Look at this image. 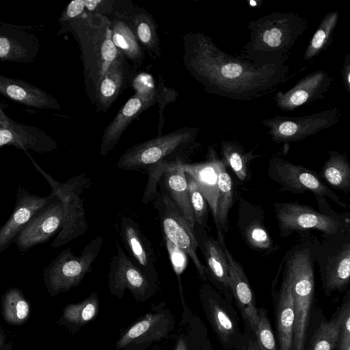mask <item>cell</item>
Segmentation results:
<instances>
[{
	"mask_svg": "<svg viewBox=\"0 0 350 350\" xmlns=\"http://www.w3.org/2000/svg\"><path fill=\"white\" fill-rule=\"evenodd\" d=\"M342 82L348 93H350V55L347 54L342 69Z\"/></svg>",
	"mask_w": 350,
	"mask_h": 350,
	"instance_id": "47",
	"label": "cell"
},
{
	"mask_svg": "<svg viewBox=\"0 0 350 350\" xmlns=\"http://www.w3.org/2000/svg\"><path fill=\"white\" fill-rule=\"evenodd\" d=\"M113 0H73L61 14L59 22L64 23L84 14H100L111 16Z\"/></svg>",
	"mask_w": 350,
	"mask_h": 350,
	"instance_id": "38",
	"label": "cell"
},
{
	"mask_svg": "<svg viewBox=\"0 0 350 350\" xmlns=\"http://www.w3.org/2000/svg\"><path fill=\"white\" fill-rule=\"evenodd\" d=\"M342 317L341 305L328 321H322L315 329L305 350H334Z\"/></svg>",
	"mask_w": 350,
	"mask_h": 350,
	"instance_id": "34",
	"label": "cell"
},
{
	"mask_svg": "<svg viewBox=\"0 0 350 350\" xmlns=\"http://www.w3.org/2000/svg\"><path fill=\"white\" fill-rule=\"evenodd\" d=\"M135 70L120 51L102 79L95 102L97 113H105L131 82Z\"/></svg>",
	"mask_w": 350,
	"mask_h": 350,
	"instance_id": "24",
	"label": "cell"
},
{
	"mask_svg": "<svg viewBox=\"0 0 350 350\" xmlns=\"http://www.w3.org/2000/svg\"><path fill=\"white\" fill-rule=\"evenodd\" d=\"M56 198L53 192L41 197L23 187H18L14 211L6 222L0 226V254L14 243L16 236L33 215Z\"/></svg>",
	"mask_w": 350,
	"mask_h": 350,
	"instance_id": "20",
	"label": "cell"
},
{
	"mask_svg": "<svg viewBox=\"0 0 350 350\" xmlns=\"http://www.w3.org/2000/svg\"><path fill=\"white\" fill-rule=\"evenodd\" d=\"M218 177V197L217 202V231L223 234L228 230V213L233 202V188L230 176L226 171V164L218 159L217 165Z\"/></svg>",
	"mask_w": 350,
	"mask_h": 350,
	"instance_id": "33",
	"label": "cell"
},
{
	"mask_svg": "<svg viewBox=\"0 0 350 350\" xmlns=\"http://www.w3.org/2000/svg\"><path fill=\"white\" fill-rule=\"evenodd\" d=\"M183 64L208 93L252 100L275 92L296 75L288 65L260 66L218 47L201 32L183 36Z\"/></svg>",
	"mask_w": 350,
	"mask_h": 350,
	"instance_id": "1",
	"label": "cell"
},
{
	"mask_svg": "<svg viewBox=\"0 0 350 350\" xmlns=\"http://www.w3.org/2000/svg\"><path fill=\"white\" fill-rule=\"evenodd\" d=\"M198 132L196 128L184 127L136 144L121 155L116 166L124 170H142L163 161L185 162L198 144Z\"/></svg>",
	"mask_w": 350,
	"mask_h": 350,
	"instance_id": "5",
	"label": "cell"
},
{
	"mask_svg": "<svg viewBox=\"0 0 350 350\" xmlns=\"http://www.w3.org/2000/svg\"><path fill=\"white\" fill-rule=\"evenodd\" d=\"M64 206L57 198L37 212L14 241L19 252L46 242L62 228Z\"/></svg>",
	"mask_w": 350,
	"mask_h": 350,
	"instance_id": "16",
	"label": "cell"
},
{
	"mask_svg": "<svg viewBox=\"0 0 350 350\" xmlns=\"http://www.w3.org/2000/svg\"><path fill=\"white\" fill-rule=\"evenodd\" d=\"M271 298L278 350H293L295 306L290 275L284 267L282 277L273 281Z\"/></svg>",
	"mask_w": 350,
	"mask_h": 350,
	"instance_id": "18",
	"label": "cell"
},
{
	"mask_svg": "<svg viewBox=\"0 0 350 350\" xmlns=\"http://www.w3.org/2000/svg\"><path fill=\"white\" fill-rule=\"evenodd\" d=\"M239 226L246 243L252 249L269 250L273 249V242L266 230L262 220L250 219L239 215Z\"/></svg>",
	"mask_w": 350,
	"mask_h": 350,
	"instance_id": "36",
	"label": "cell"
},
{
	"mask_svg": "<svg viewBox=\"0 0 350 350\" xmlns=\"http://www.w3.org/2000/svg\"><path fill=\"white\" fill-rule=\"evenodd\" d=\"M234 350H258L254 336L247 332L243 333Z\"/></svg>",
	"mask_w": 350,
	"mask_h": 350,
	"instance_id": "46",
	"label": "cell"
},
{
	"mask_svg": "<svg viewBox=\"0 0 350 350\" xmlns=\"http://www.w3.org/2000/svg\"><path fill=\"white\" fill-rule=\"evenodd\" d=\"M135 88V95L125 103L104 131L100 147V154L103 157L114 148L129 125L137 117L158 103L157 87L152 85Z\"/></svg>",
	"mask_w": 350,
	"mask_h": 350,
	"instance_id": "14",
	"label": "cell"
},
{
	"mask_svg": "<svg viewBox=\"0 0 350 350\" xmlns=\"http://www.w3.org/2000/svg\"><path fill=\"white\" fill-rule=\"evenodd\" d=\"M1 338H0V346H1Z\"/></svg>",
	"mask_w": 350,
	"mask_h": 350,
	"instance_id": "50",
	"label": "cell"
},
{
	"mask_svg": "<svg viewBox=\"0 0 350 350\" xmlns=\"http://www.w3.org/2000/svg\"><path fill=\"white\" fill-rule=\"evenodd\" d=\"M250 40L239 55L258 65H286L293 47L308 28L303 16L275 12L251 21Z\"/></svg>",
	"mask_w": 350,
	"mask_h": 350,
	"instance_id": "2",
	"label": "cell"
},
{
	"mask_svg": "<svg viewBox=\"0 0 350 350\" xmlns=\"http://www.w3.org/2000/svg\"><path fill=\"white\" fill-rule=\"evenodd\" d=\"M333 78L323 70H316L301 79L285 92L278 91L273 96L277 107L290 111L304 105H310L324 98Z\"/></svg>",
	"mask_w": 350,
	"mask_h": 350,
	"instance_id": "21",
	"label": "cell"
},
{
	"mask_svg": "<svg viewBox=\"0 0 350 350\" xmlns=\"http://www.w3.org/2000/svg\"><path fill=\"white\" fill-rule=\"evenodd\" d=\"M113 17L124 21L131 29L139 44L154 59L160 58L162 51L157 32V24L145 9L130 1H114Z\"/></svg>",
	"mask_w": 350,
	"mask_h": 350,
	"instance_id": "17",
	"label": "cell"
},
{
	"mask_svg": "<svg viewBox=\"0 0 350 350\" xmlns=\"http://www.w3.org/2000/svg\"><path fill=\"white\" fill-rule=\"evenodd\" d=\"M314 250L295 247L286 255L284 267L292 284L295 306L293 350H305L314 295Z\"/></svg>",
	"mask_w": 350,
	"mask_h": 350,
	"instance_id": "4",
	"label": "cell"
},
{
	"mask_svg": "<svg viewBox=\"0 0 350 350\" xmlns=\"http://www.w3.org/2000/svg\"><path fill=\"white\" fill-rule=\"evenodd\" d=\"M340 113L336 107L299 117L274 116L261 120L275 143L296 142L331 128L339 122Z\"/></svg>",
	"mask_w": 350,
	"mask_h": 350,
	"instance_id": "10",
	"label": "cell"
},
{
	"mask_svg": "<svg viewBox=\"0 0 350 350\" xmlns=\"http://www.w3.org/2000/svg\"><path fill=\"white\" fill-rule=\"evenodd\" d=\"M25 152L34 167L46 180L51 187V192L59 198L64 206L62 228L51 245V247L55 249L78 238L89 229L82 194L90 187L91 180L85 174H81L66 182H59L43 170L27 151Z\"/></svg>",
	"mask_w": 350,
	"mask_h": 350,
	"instance_id": "6",
	"label": "cell"
},
{
	"mask_svg": "<svg viewBox=\"0 0 350 350\" xmlns=\"http://www.w3.org/2000/svg\"><path fill=\"white\" fill-rule=\"evenodd\" d=\"M221 150L224 163H227L241 180H247L250 162L256 155L252 152H247L244 148L237 142L223 140Z\"/></svg>",
	"mask_w": 350,
	"mask_h": 350,
	"instance_id": "37",
	"label": "cell"
},
{
	"mask_svg": "<svg viewBox=\"0 0 350 350\" xmlns=\"http://www.w3.org/2000/svg\"><path fill=\"white\" fill-rule=\"evenodd\" d=\"M120 234L131 260L150 278L157 279L156 257L150 242L132 218L122 216Z\"/></svg>",
	"mask_w": 350,
	"mask_h": 350,
	"instance_id": "23",
	"label": "cell"
},
{
	"mask_svg": "<svg viewBox=\"0 0 350 350\" xmlns=\"http://www.w3.org/2000/svg\"><path fill=\"white\" fill-rule=\"evenodd\" d=\"M108 279L111 294L118 297H121L128 289L135 299L144 300L156 290V281L131 260L118 243L110 260Z\"/></svg>",
	"mask_w": 350,
	"mask_h": 350,
	"instance_id": "13",
	"label": "cell"
},
{
	"mask_svg": "<svg viewBox=\"0 0 350 350\" xmlns=\"http://www.w3.org/2000/svg\"><path fill=\"white\" fill-rule=\"evenodd\" d=\"M268 176L281 187L280 191L295 193L310 191L317 196H326L342 208L347 206L319 177L301 165L294 164L279 157L269 160Z\"/></svg>",
	"mask_w": 350,
	"mask_h": 350,
	"instance_id": "11",
	"label": "cell"
},
{
	"mask_svg": "<svg viewBox=\"0 0 350 350\" xmlns=\"http://www.w3.org/2000/svg\"><path fill=\"white\" fill-rule=\"evenodd\" d=\"M98 309V299L94 293L81 303L68 305L64 310V317L70 323L83 325L94 318Z\"/></svg>",
	"mask_w": 350,
	"mask_h": 350,
	"instance_id": "40",
	"label": "cell"
},
{
	"mask_svg": "<svg viewBox=\"0 0 350 350\" xmlns=\"http://www.w3.org/2000/svg\"><path fill=\"white\" fill-rule=\"evenodd\" d=\"M185 174L195 224L206 229L208 218L207 202L193 178L186 173Z\"/></svg>",
	"mask_w": 350,
	"mask_h": 350,
	"instance_id": "42",
	"label": "cell"
},
{
	"mask_svg": "<svg viewBox=\"0 0 350 350\" xmlns=\"http://www.w3.org/2000/svg\"><path fill=\"white\" fill-rule=\"evenodd\" d=\"M103 245V238L97 237L84 247L79 256L75 255L70 248L62 250L44 269L49 291L57 294L77 286L92 271Z\"/></svg>",
	"mask_w": 350,
	"mask_h": 350,
	"instance_id": "7",
	"label": "cell"
},
{
	"mask_svg": "<svg viewBox=\"0 0 350 350\" xmlns=\"http://www.w3.org/2000/svg\"><path fill=\"white\" fill-rule=\"evenodd\" d=\"M200 297L206 318L221 347L225 350H234L243 333L232 303L209 284L202 286Z\"/></svg>",
	"mask_w": 350,
	"mask_h": 350,
	"instance_id": "12",
	"label": "cell"
},
{
	"mask_svg": "<svg viewBox=\"0 0 350 350\" xmlns=\"http://www.w3.org/2000/svg\"><path fill=\"white\" fill-rule=\"evenodd\" d=\"M228 263V284L232 301L241 314L245 332L254 334L259 321L258 308L252 287L241 265L232 256L224 243Z\"/></svg>",
	"mask_w": 350,
	"mask_h": 350,
	"instance_id": "19",
	"label": "cell"
},
{
	"mask_svg": "<svg viewBox=\"0 0 350 350\" xmlns=\"http://www.w3.org/2000/svg\"><path fill=\"white\" fill-rule=\"evenodd\" d=\"M338 19L337 11H329L325 14L304 51V60L314 59L332 44Z\"/></svg>",
	"mask_w": 350,
	"mask_h": 350,
	"instance_id": "35",
	"label": "cell"
},
{
	"mask_svg": "<svg viewBox=\"0 0 350 350\" xmlns=\"http://www.w3.org/2000/svg\"><path fill=\"white\" fill-rule=\"evenodd\" d=\"M8 146L24 152L31 150L42 154L53 151L58 147L51 137L37 127L30 131L19 132L0 124V148Z\"/></svg>",
	"mask_w": 350,
	"mask_h": 350,
	"instance_id": "30",
	"label": "cell"
},
{
	"mask_svg": "<svg viewBox=\"0 0 350 350\" xmlns=\"http://www.w3.org/2000/svg\"><path fill=\"white\" fill-rule=\"evenodd\" d=\"M319 262L322 287L326 295L342 293L349 288L350 280V241L338 247L331 255Z\"/></svg>",
	"mask_w": 350,
	"mask_h": 350,
	"instance_id": "25",
	"label": "cell"
},
{
	"mask_svg": "<svg viewBox=\"0 0 350 350\" xmlns=\"http://www.w3.org/2000/svg\"><path fill=\"white\" fill-rule=\"evenodd\" d=\"M0 94L23 105L40 109L59 110L57 100L40 88L0 74Z\"/></svg>",
	"mask_w": 350,
	"mask_h": 350,
	"instance_id": "26",
	"label": "cell"
},
{
	"mask_svg": "<svg viewBox=\"0 0 350 350\" xmlns=\"http://www.w3.org/2000/svg\"><path fill=\"white\" fill-rule=\"evenodd\" d=\"M175 350H189L186 341L183 338L179 339Z\"/></svg>",
	"mask_w": 350,
	"mask_h": 350,
	"instance_id": "48",
	"label": "cell"
},
{
	"mask_svg": "<svg viewBox=\"0 0 350 350\" xmlns=\"http://www.w3.org/2000/svg\"><path fill=\"white\" fill-rule=\"evenodd\" d=\"M157 89L159 92V100L157 103L159 106L158 135H161L164 121L163 113L165 106L168 103L174 102L176 99L178 93L172 88H166L161 77H159Z\"/></svg>",
	"mask_w": 350,
	"mask_h": 350,
	"instance_id": "44",
	"label": "cell"
},
{
	"mask_svg": "<svg viewBox=\"0 0 350 350\" xmlns=\"http://www.w3.org/2000/svg\"><path fill=\"white\" fill-rule=\"evenodd\" d=\"M204 350H214L208 340H206Z\"/></svg>",
	"mask_w": 350,
	"mask_h": 350,
	"instance_id": "49",
	"label": "cell"
},
{
	"mask_svg": "<svg viewBox=\"0 0 350 350\" xmlns=\"http://www.w3.org/2000/svg\"><path fill=\"white\" fill-rule=\"evenodd\" d=\"M321 179L341 191H350V164L347 157L336 151H329V157L318 174Z\"/></svg>",
	"mask_w": 350,
	"mask_h": 350,
	"instance_id": "32",
	"label": "cell"
},
{
	"mask_svg": "<svg viewBox=\"0 0 350 350\" xmlns=\"http://www.w3.org/2000/svg\"><path fill=\"white\" fill-rule=\"evenodd\" d=\"M342 317L339 336L334 350H350V290H346L341 304Z\"/></svg>",
	"mask_w": 350,
	"mask_h": 350,
	"instance_id": "43",
	"label": "cell"
},
{
	"mask_svg": "<svg viewBox=\"0 0 350 350\" xmlns=\"http://www.w3.org/2000/svg\"><path fill=\"white\" fill-rule=\"evenodd\" d=\"M194 234L204 258L207 282L229 302L232 303L228 284V263L224 249V234L217 231V239L208 235L205 228L195 224Z\"/></svg>",
	"mask_w": 350,
	"mask_h": 350,
	"instance_id": "15",
	"label": "cell"
},
{
	"mask_svg": "<svg viewBox=\"0 0 350 350\" xmlns=\"http://www.w3.org/2000/svg\"><path fill=\"white\" fill-rule=\"evenodd\" d=\"M171 319L166 313L159 312L145 316L131 326L116 343L117 349L128 345L146 341H158L172 329Z\"/></svg>",
	"mask_w": 350,
	"mask_h": 350,
	"instance_id": "29",
	"label": "cell"
},
{
	"mask_svg": "<svg viewBox=\"0 0 350 350\" xmlns=\"http://www.w3.org/2000/svg\"><path fill=\"white\" fill-rule=\"evenodd\" d=\"M152 202L165 239L189 256L200 279L206 282V270L197 254L198 243L193 228L163 191H157Z\"/></svg>",
	"mask_w": 350,
	"mask_h": 350,
	"instance_id": "9",
	"label": "cell"
},
{
	"mask_svg": "<svg viewBox=\"0 0 350 350\" xmlns=\"http://www.w3.org/2000/svg\"><path fill=\"white\" fill-rule=\"evenodd\" d=\"M28 27L0 22V61L26 64L34 61L39 40Z\"/></svg>",
	"mask_w": 350,
	"mask_h": 350,
	"instance_id": "22",
	"label": "cell"
},
{
	"mask_svg": "<svg viewBox=\"0 0 350 350\" xmlns=\"http://www.w3.org/2000/svg\"><path fill=\"white\" fill-rule=\"evenodd\" d=\"M258 324L254 334L258 350H278L267 310L258 308Z\"/></svg>",
	"mask_w": 350,
	"mask_h": 350,
	"instance_id": "41",
	"label": "cell"
},
{
	"mask_svg": "<svg viewBox=\"0 0 350 350\" xmlns=\"http://www.w3.org/2000/svg\"><path fill=\"white\" fill-rule=\"evenodd\" d=\"M206 161L198 163H182L185 172L191 176L209 206L215 224L217 221V202L218 197V177L217 165L218 158L215 150L209 147Z\"/></svg>",
	"mask_w": 350,
	"mask_h": 350,
	"instance_id": "27",
	"label": "cell"
},
{
	"mask_svg": "<svg viewBox=\"0 0 350 350\" xmlns=\"http://www.w3.org/2000/svg\"><path fill=\"white\" fill-rule=\"evenodd\" d=\"M112 42L122 53L135 70L142 64L145 55L142 47L128 25L122 20L111 19Z\"/></svg>",
	"mask_w": 350,
	"mask_h": 350,
	"instance_id": "31",
	"label": "cell"
},
{
	"mask_svg": "<svg viewBox=\"0 0 350 350\" xmlns=\"http://www.w3.org/2000/svg\"><path fill=\"white\" fill-rule=\"evenodd\" d=\"M182 163L186 162L179 161L172 163L165 170L158 185L161 190L170 198L184 218L193 228L195 219L190 202L186 174L180 165Z\"/></svg>",
	"mask_w": 350,
	"mask_h": 350,
	"instance_id": "28",
	"label": "cell"
},
{
	"mask_svg": "<svg viewBox=\"0 0 350 350\" xmlns=\"http://www.w3.org/2000/svg\"><path fill=\"white\" fill-rule=\"evenodd\" d=\"M273 207L280 234L283 237L308 229L331 236L349 232L348 218L320 213L297 202H275Z\"/></svg>",
	"mask_w": 350,
	"mask_h": 350,
	"instance_id": "8",
	"label": "cell"
},
{
	"mask_svg": "<svg viewBox=\"0 0 350 350\" xmlns=\"http://www.w3.org/2000/svg\"><path fill=\"white\" fill-rule=\"evenodd\" d=\"M0 124L3 126L19 132H27L34 129L36 127L21 124L10 118L0 107Z\"/></svg>",
	"mask_w": 350,
	"mask_h": 350,
	"instance_id": "45",
	"label": "cell"
},
{
	"mask_svg": "<svg viewBox=\"0 0 350 350\" xmlns=\"http://www.w3.org/2000/svg\"><path fill=\"white\" fill-rule=\"evenodd\" d=\"M29 313V306L18 288L9 289L3 299L5 319L10 323L21 324Z\"/></svg>",
	"mask_w": 350,
	"mask_h": 350,
	"instance_id": "39",
	"label": "cell"
},
{
	"mask_svg": "<svg viewBox=\"0 0 350 350\" xmlns=\"http://www.w3.org/2000/svg\"><path fill=\"white\" fill-rule=\"evenodd\" d=\"M62 25L79 44L85 91L95 104L100 83L120 52L112 42L111 18L100 14H84Z\"/></svg>",
	"mask_w": 350,
	"mask_h": 350,
	"instance_id": "3",
	"label": "cell"
}]
</instances>
